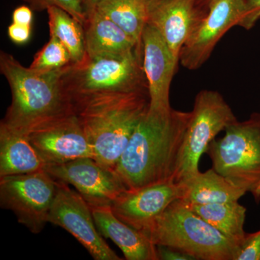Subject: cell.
<instances>
[{
  "label": "cell",
  "instance_id": "6da1fadb",
  "mask_svg": "<svg viewBox=\"0 0 260 260\" xmlns=\"http://www.w3.org/2000/svg\"><path fill=\"white\" fill-rule=\"evenodd\" d=\"M191 112L149 107L114 171L126 190L175 182Z\"/></svg>",
  "mask_w": 260,
  "mask_h": 260
},
{
  "label": "cell",
  "instance_id": "7a4b0ae2",
  "mask_svg": "<svg viewBox=\"0 0 260 260\" xmlns=\"http://www.w3.org/2000/svg\"><path fill=\"white\" fill-rule=\"evenodd\" d=\"M72 102L93 148L94 159L114 170L135 128L148 112V90L94 93L75 98Z\"/></svg>",
  "mask_w": 260,
  "mask_h": 260
},
{
  "label": "cell",
  "instance_id": "3957f363",
  "mask_svg": "<svg viewBox=\"0 0 260 260\" xmlns=\"http://www.w3.org/2000/svg\"><path fill=\"white\" fill-rule=\"evenodd\" d=\"M64 68L47 73L35 71L2 51L0 72L9 83L12 102L0 124L27 135L39 124L74 113L73 102L61 83Z\"/></svg>",
  "mask_w": 260,
  "mask_h": 260
},
{
  "label": "cell",
  "instance_id": "277c9868",
  "mask_svg": "<svg viewBox=\"0 0 260 260\" xmlns=\"http://www.w3.org/2000/svg\"><path fill=\"white\" fill-rule=\"evenodd\" d=\"M145 235L156 246L179 249L195 260H236L239 250L179 199L155 218Z\"/></svg>",
  "mask_w": 260,
  "mask_h": 260
},
{
  "label": "cell",
  "instance_id": "5b68a950",
  "mask_svg": "<svg viewBox=\"0 0 260 260\" xmlns=\"http://www.w3.org/2000/svg\"><path fill=\"white\" fill-rule=\"evenodd\" d=\"M61 80L71 100L106 92L148 90L143 44L124 54L88 56L80 64L72 62L63 70Z\"/></svg>",
  "mask_w": 260,
  "mask_h": 260
},
{
  "label": "cell",
  "instance_id": "8992f818",
  "mask_svg": "<svg viewBox=\"0 0 260 260\" xmlns=\"http://www.w3.org/2000/svg\"><path fill=\"white\" fill-rule=\"evenodd\" d=\"M206 153L213 169L237 187L260 202V113L237 121L225 135L210 143Z\"/></svg>",
  "mask_w": 260,
  "mask_h": 260
},
{
  "label": "cell",
  "instance_id": "52a82bcc",
  "mask_svg": "<svg viewBox=\"0 0 260 260\" xmlns=\"http://www.w3.org/2000/svg\"><path fill=\"white\" fill-rule=\"evenodd\" d=\"M237 121L232 108L219 92L203 90L198 93L186 132L176 183L200 172V158L210 143L220 132Z\"/></svg>",
  "mask_w": 260,
  "mask_h": 260
},
{
  "label": "cell",
  "instance_id": "ba28073f",
  "mask_svg": "<svg viewBox=\"0 0 260 260\" xmlns=\"http://www.w3.org/2000/svg\"><path fill=\"white\" fill-rule=\"evenodd\" d=\"M58 181L47 171L0 177V205L34 234L47 225Z\"/></svg>",
  "mask_w": 260,
  "mask_h": 260
},
{
  "label": "cell",
  "instance_id": "9c48e42d",
  "mask_svg": "<svg viewBox=\"0 0 260 260\" xmlns=\"http://www.w3.org/2000/svg\"><path fill=\"white\" fill-rule=\"evenodd\" d=\"M257 21L245 0H211L208 14L181 48L179 62L186 69H199L231 28L249 30Z\"/></svg>",
  "mask_w": 260,
  "mask_h": 260
},
{
  "label": "cell",
  "instance_id": "30bf717a",
  "mask_svg": "<svg viewBox=\"0 0 260 260\" xmlns=\"http://www.w3.org/2000/svg\"><path fill=\"white\" fill-rule=\"evenodd\" d=\"M57 181V193L49 213V223L70 233L94 259L121 260L98 231L90 205L78 191L70 189L69 184Z\"/></svg>",
  "mask_w": 260,
  "mask_h": 260
},
{
  "label": "cell",
  "instance_id": "8fae6325",
  "mask_svg": "<svg viewBox=\"0 0 260 260\" xmlns=\"http://www.w3.org/2000/svg\"><path fill=\"white\" fill-rule=\"evenodd\" d=\"M26 136L46 167L94 158L93 148L75 113L39 124Z\"/></svg>",
  "mask_w": 260,
  "mask_h": 260
},
{
  "label": "cell",
  "instance_id": "7c38bea8",
  "mask_svg": "<svg viewBox=\"0 0 260 260\" xmlns=\"http://www.w3.org/2000/svg\"><path fill=\"white\" fill-rule=\"evenodd\" d=\"M45 170L56 180L75 187L90 207L112 206L127 191L114 170L94 158H79L47 166Z\"/></svg>",
  "mask_w": 260,
  "mask_h": 260
},
{
  "label": "cell",
  "instance_id": "4fadbf2b",
  "mask_svg": "<svg viewBox=\"0 0 260 260\" xmlns=\"http://www.w3.org/2000/svg\"><path fill=\"white\" fill-rule=\"evenodd\" d=\"M211 0H148V23L179 62L181 48L209 11Z\"/></svg>",
  "mask_w": 260,
  "mask_h": 260
},
{
  "label": "cell",
  "instance_id": "5bb4252c",
  "mask_svg": "<svg viewBox=\"0 0 260 260\" xmlns=\"http://www.w3.org/2000/svg\"><path fill=\"white\" fill-rule=\"evenodd\" d=\"M179 198L180 189L177 183H162L126 191L111 207L121 221L145 234L155 218Z\"/></svg>",
  "mask_w": 260,
  "mask_h": 260
},
{
  "label": "cell",
  "instance_id": "9a60e30c",
  "mask_svg": "<svg viewBox=\"0 0 260 260\" xmlns=\"http://www.w3.org/2000/svg\"><path fill=\"white\" fill-rule=\"evenodd\" d=\"M143 68L151 109H169L171 84L179 61L169 46L153 25L147 23L142 36Z\"/></svg>",
  "mask_w": 260,
  "mask_h": 260
},
{
  "label": "cell",
  "instance_id": "2e32d148",
  "mask_svg": "<svg viewBox=\"0 0 260 260\" xmlns=\"http://www.w3.org/2000/svg\"><path fill=\"white\" fill-rule=\"evenodd\" d=\"M94 221L103 237L120 248L127 260H158L157 246L143 233L121 221L112 207H90Z\"/></svg>",
  "mask_w": 260,
  "mask_h": 260
},
{
  "label": "cell",
  "instance_id": "e0dca14e",
  "mask_svg": "<svg viewBox=\"0 0 260 260\" xmlns=\"http://www.w3.org/2000/svg\"><path fill=\"white\" fill-rule=\"evenodd\" d=\"M83 28L89 57L124 54L142 44L95 8L87 10Z\"/></svg>",
  "mask_w": 260,
  "mask_h": 260
},
{
  "label": "cell",
  "instance_id": "ac0fdd59",
  "mask_svg": "<svg viewBox=\"0 0 260 260\" xmlns=\"http://www.w3.org/2000/svg\"><path fill=\"white\" fill-rule=\"evenodd\" d=\"M177 184L180 189L179 200L189 205L238 201L246 193L213 168L205 172H198Z\"/></svg>",
  "mask_w": 260,
  "mask_h": 260
},
{
  "label": "cell",
  "instance_id": "d6986e66",
  "mask_svg": "<svg viewBox=\"0 0 260 260\" xmlns=\"http://www.w3.org/2000/svg\"><path fill=\"white\" fill-rule=\"evenodd\" d=\"M45 167L26 135L0 124V177L37 172Z\"/></svg>",
  "mask_w": 260,
  "mask_h": 260
},
{
  "label": "cell",
  "instance_id": "ffe728a7",
  "mask_svg": "<svg viewBox=\"0 0 260 260\" xmlns=\"http://www.w3.org/2000/svg\"><path fill=\"white\" fill-rule=\"evenodd\" d=\"M187 205L200 218L240 247L246 235L244 230L246 209L238 201Z\"/></svg>",
  "mask_w": 260,
  "mask_h": 260
},
{
  "label": "cell",
  "instance_id": "44dd1931",
  "mask_svg": "<svg viewBox=\"0 0 260 260\" xmlns=\"http://www.w3.org/2000/svg\"><path fill=\"white\" fill-rule=\"evenodd\" d=\"M148 0H101L95 9L112 20L137 42L148 23Z\"/></svg>",
  "mask_w": 260,
  "mask_h": 260
},
{
  "label": "cell",
  "instance_id": "7402d4cb",
  "mask_svg": "<svg viewBox=\"0 0 260 260\" xmlns=\"http://www.w3.org/2000/svg\"><path fill=\"white\" fill-rule=\"evenodd\" d=\"M47 11L50 36L56 37L68 49L72 62H83L88 57L83 25L58 7H51Z\"/></svg>",
  "mask_w": 260,
  "mask_h": 260
},
{
  "label": "cell",
  "instance_id": "603a6c76",
  "mask_svg": "<svg viewBox=\"0 0 260 260\" xmlns=\"http://www.w3.org/2000/svg\"><path fill=\"white\" fill-rule=\"evenodd\" d=\"M72 63L69 51L56 37H51L49 42L36 54L29 68L41 73L63 69Z\"/></svg>",
  "mask_w": 260,
  "mask_h": 260
},
{
  "label": "cell",
  "instance_id": "cb8c5ba5",
  "mask_svg": "<svg viewBox=\"0 0 260 260\" xmlns=\"http://www.w3.org/2000/svg\"><path fill=\"white\" fill-rule=\"evenodd\" d=\"M34 11L47 10L51 7H58L68 12L82 25L87 19V10L84 0H22Z\"/></svg>",
  "mask_w": 260,
  "mask_h": 260
},
{
  "label": "cell",
  "instance_id": "d4e9b609",
  "mask_svg": "<svg viewBox=\"0 0 260 260\" xmlns=\"http://www.w3.org/2000/svg\"><path fill=\"white\" fill-rule=\"evenodd\" d=\"M236 260H260V230L246 234Z\"/></svg>",
  "mask_w": 260,
  "mask_h": 260
},
{
  "label": "cell",
  "instance_id": "484cf974",
  "mask_svg": "<svg viewBox=\"0 0 260 260\" xmlns=\"http://www.w3.org/2000/svg\"><path fill=\"white\" fill-rule=\"evenodd\" d=\"M31 30L32 26L13 23L8 27V36L10 40L15 44H23L30 39Z\"/></svg>",
  "mask_w": 260,
  "mask_h": 260
},
{
  "label": "cell",
  "instance_id": "4316f807",
  "mask_svg": "<svg viewBox=\"0 0 260 260\" xmlns=\"http://www.w3.org/2000/svg\"><path fill=\"white\" fill-rule=\"evenodd\" d=\"M158 260H195L184 251L165 246H157Z\"/></svg>",
  "mask_w": 260,
  "mask_h": 260
},
{
  "label": "cell",
  "instance_id": "83f0119b",
  "mask_svg": "<svg viewBox=\"0 0 260 260\" xmlns=\"http://www.w3.org/2000/svg\"><path fill=\"white\" fill-rule=\"evenodd\" d=\"M32 11L34 10L26 5L18 7L13 11V15H12L13 23L31 26L32 18H34Z\"/></svg>",
  "mask_w": 260,
  "mask_h": 260
},
{
  "label": "cell",
  "instance_id": "f1b7e54d",
  "mask_svg": "<svg viewBox=\"0 0 260 260\" xmlns=\"http://www.w3.org/2000/svg\"><path fill=\"white\" fill-rule=\"evenodd\" d=\"M246 5L258 20L260 19V0H245Z\"/></svg>",
  "mask_w": 260,
  "mask_h": 260
},
{
  "label": "cell",
  "instance_id": "f546056e",
  "mask_svg": "<svg viewBox=\"0 0 260 260\" xmlns=\"http://www.w3.org/2000/svg\"><path fill=\"white\" fill-rule=\"evenodd\" d=\"M100 1L101 0H84L86 10L94 9Z\"/></svg>",
  "mask_w": 260,
  "mask_h": 260
}]
</instances>
